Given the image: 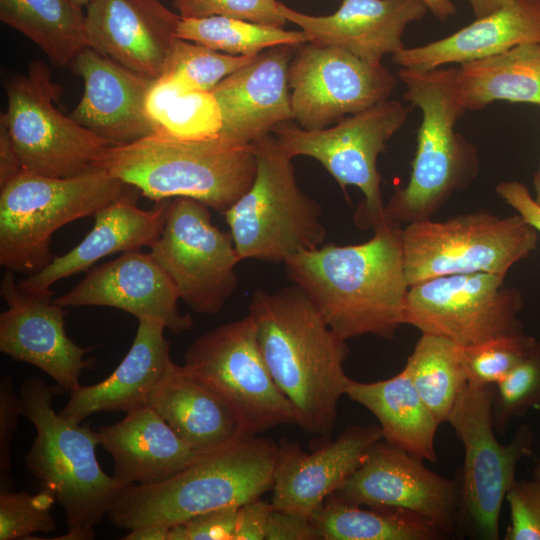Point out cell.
Here are the masks:
<instances>
[{
	"instance_id": "1",
	"label": "cell",
	"mask_w": 540,
	"mask_h": 540,
	"mask_svg": "<svg viewBox=\"0 0 540 540\" xmlns=\"http://www.w3.org/2000/svg\"><path fill=\"white\" fill-rule=\"evenodd\" d=\"M367 242L324 244L284 264L289 279L345 340L371 334L392 339L403 321L409 283L400 224L387 218Z\"/></svg>"
},
{
	"instance_id": "2",
	"label": "cell",
	"mask_w": 540,
	"mask_h": 540,
	"mask_svg": "<svg viewBox=\"0 0 540 540\" xmlns=\"http://www.w3.org/2000/svg\"><path fill=\"white\" fill-rule=\"evenodd\" d=\"M252 317L260 351L278 388L291 403L296 424L329 438L344 395L349 348L295 284L253 293Z\"/></svg>"
},
{
	"instance_id": "3",
	"label": "cell",
	"mask_w": 540,
	"mask_h": 540,
	"mask_svg": "<svg viewBox=\"0 0 540 540\" xmlns=\"http://www.w3.org/2000/svg\"><path fill=\"white\" fill-rule=\"evenodd\" d=\"M94 166L155 202L188 197L221 214L251 187L257 169L253 144L223 134L182 140L161 129L107 146Z\"/></svg>"
},
{
	"instance_id": "4",
	"label": "cell",
	"mask_w": 540,
	"mask_h": 540,
	"mask_svg": "<svg viewBox=\"0 0 540 540\" xmlns=\"http://www.w3.org/2000/svg\"><path fill=\"white\" fill-rule=\"evenodd\" d=\"M278 449L271 439L239 436L165 481L123 488L108 519L121 529L170 528L205 512L239 508L272 489Z\"/></svg>"
},
{
	"instance_id": "5",
	"label": "cell",
	"mask_w": 540,
	"mask_h": 540,
	"mask_svg": "<svg viewBox=\"0 0 540 540\" xmlns=\"http://www.w3.org/2000/svg\"><path fill=\"white\" fill-rule=\"evenodd\" d=\"M65 392L36 376L21 384L23 415L36 430L25 463L64 510L68 532L53 539L91 540L122 488L97 460V432L56 413L55 397Z\"/></svg>"
},
{
	"instance_id": "6",
	"label": "cell",
	"mask_w": 540,
	"mask_h": 540,
	"mask_svg": "<svg viewBox=\"0 0 540 540\" xmlns=\"http://www.w3.org/2000/svg\"><path fill=\"white\" fill-rule=\"evenodd\" d=\"M404 97L420 109L422 120L409 182L395 190L384 216L399 224L425 221L479 173L475 145L455 130L466 112L456 85V67L428 71L400 68Z\"/></svg>"
},
{
	"instance_id": "7",
	"label": "cell",
	"mask_w": 540,
	"mask_h": 540,
	"mask_svg": "<svg viewBox=\"0 0 540 540\" xmlns=\"http://www.w3.org/2000/svg\"><path fill=\"white\" fill-rule=\"evenodd\" d=\"M98 167L71 177H48L22 171L1 187L0 264L32 275L54 258L52 235L60 227L94 216L127 190Z\"/></svg>"
},
{
	"instance_id": "8",
	"label": "cell",
	"mask_w": 540,
	"mask_h": 540,
	"mask_svg": "<svg viewBox=\"0 0 540 540\" xmlns=\"http://www.w3.org/2000/svg\"><path fill=\"white\" fill-rule=\"evenodd\" d=\"M252 144L257 163L254 181L224 213L240 259L285 263L324 245L321 207L299 187L292 158L274 135Z\"/></svg>"
},
{
	"instance_id": "9",
	"label": "cell",
	"mask_w": 540,
	"mask_h": 540,
	"mask_svg": "<svg viewBox=\"0 0 540 540\" xmlns=\"http://www.w3.org/2000/svg\"><path fill=\"white\" fill-rule=\"evenodd\" d=\"M495 385L468 383L447 422L464 449L458 482L456 532L469 538L498 540L506 495L516 480L519 462L531 455L534 435L522 425L508 444L495 437L492 404Z\"/></svg>"
},
{
	"instance_id": "10",
	"label": "cell",
	"mask_w": 540,
	"mask_h": 540,
	"mask_svg": "<svg viewBox=\"0 0 540 540\" xmlns=\"http://www.w3.org/2000/svg\"><path fill=\"white\" fill-rule=\"evenodd\" d=\"M537 232L517 213L501 218L488 211L408 224L401 238L409 286L454 274L505 276L536 249Z\"/></svg>"
},
{
	"instance_id": "11",
	"label": "cell",
	"mask_w": 540,
	"mask_h": 540,
	"mask_svg": "<svg viewBox=\"0 0 540 540\" xmlns=\"http://www.w3.org/2000/svg\"><path fill=\"white\" fill-rule=\"evenodd\" d=\"M183 367L228 406L242 435L296 424L293 407L262 356L249 314L199 336L186 351Z\"/></svg>"
},
{
	"instance_id": "12",
	"label": "cell",
	"mask_w": 540,
	"mask_h": 540,
	"mask_svg": "<svg viewBox=\"0 0 540 540\" xmlns=\"http://www.w3.org/2000/svg\"><path fill=\"white\" fill-rule=\"evenodd\" d=\"M407 117L401 102L388 99L327 128L306 130L288 121L276 126L272 133L292 159L314 158L343 190L347 186L359 188L364 201L355 214V222L362 228H373L386 218L377 159Z\"/></svg>"
},
{
	"instance_id": "13",
	"label": "cell",
	"mask_w": 540,
	"mask_h": 540,
	"mask_svg": "<svg viewBox=\"0 0 540 540\" xmlns=\"http://www.w3.org/2000/svg\"><path fill=\"white\" fill-rule=\"evenodd\" d=\"M8 108L4 118L24 171L71 177L92 167L109 146L57 107L63 87L50 69L32 61L26 73L6 83Z\"/></svg>"
},
{
	"instance_id": "14",
	"label": "cell",
	"mask_w": 540,
	"mask_h": 540,
	"mask_svg": "<svg viewBox=\"0 0 540 540\" xmlns=\"http://www.w3.org/2000/svg\"><path fill=\"white\" fill-rule=\"evenodd\" d=\"M505 276L468 273L434 277L409 286L404 324L462 346L523 332L520 293Z\"/></svg>"
},
{
	"instance_id": "15",
	"label": "cell",
	"mask_w": 540,
	"mask_h": 540,
	"mask_svg": "<svg viewBox=\"0 0 540 540\" xmlns=\"http://www.w3.org/2000/svg\"><path fill=\"white\" fill-rule=\"evenodd\" d=\"M151 255L194 312L217 314L237 287L242 261L230 232L212 223L209 207L188 198L171 199Z\"/></svg>"
},
{
	"instance_id": "16",
	"label": "cell",
	"mask_w": 540,
	"mask_h": 540,
	"mask_svg": "<svg viewBox=\"0 0 540 540\" xmlns=\"http://www.w3.org/2000/svg\"><path fill=\"white\" fill-rule=\"evenodd\" d=\"M288 77L293 120L306 130L327 128L388 100L397 84L382 63L314 42L293 55Z\"/></svg>"
},
{
	"instance_id": "17",
	"label": "cell",
	"mask_w": 540,
	"mask_h": 540,
	"mask_svg": "<svg viewBox=\"0 0 540 540\" xmlns=\"http://www.w3.org/2000/svg\"><path fill=\"white\" fill-rule=\"evenodd\" d=\"M334 495L356 505L409 510L428 518L448 536L456 533L457 480L435 473L422 459L384 439L368 449Z\"/></svg>"
},
{
	"instance_id": "18",
	"label": "cell",
	"mask_w": 540,
	"mask_h": 540,
	"mask_svg": "<svg viewBox=\"0 0 540 540\" xmlns=\"http://www.w3.org/2000/svg\"><path fill=\"white\" fill-rule=\"evenodd\" d=\"M8 308L0 314V351L45 372L69 394L77 389L81 371L94 366L85 359L89 349L74 343L66 333L64 307L52 294L23 291L13 271H5L0 285Z\"/></svg>"
},
{
	"instance_id": "19",
	"label": "cell",
	"mask_w": 540,
	"mask_h": 540,
	"mask_svg": "<svg viewBox=\"0 0 540 540\" xmlns=\"http://www.w3.org/2000/svg\"><path fill=\"white\" fill-rule=\"evenodd\" d=\"M86 8L90 48L142 77L162 76L178 39L179 13L160 0H92Z\"/></svg>"
},
{
	"instance_id": "20",
	"label": "cell",
	"mask_w": 540,
	"mask_h": 540,
	"mask_svg": "<svg viewBox=\"0 0 540 540\" xmlns=\"http://www.w3.org/2000/svg\"><path fill=\"white\" fill-rule=\"evenodd\" d=\"M179 294L151 253L123 252L118 258L90 270L70 291L53 301L62 306H106L139 319L162 321L178 334L189 330L192 319L177 307Z\"/></svg>"
},
{
	"instance_id": "21",
	"label": "cell",
	"mask_w": 540,
	"mask_h": 540,
	"mask_svg": "<svg viewBox=\"0 0 540 540\" xmlns=\"http://www.w3.org/2000/svg\"><path fill=\"white\" fill-rule=\"evenodd\" d=\"M383 439L379 425L348 426L336 439L310 453L293 441L279 444L272 487L275 509L312 517Z\"/></svg>"
},
{
	"instance_id": "22",
	"label": "cell",
	"mask_w": 540,
	"mask_h": 540,
	"mask_svg": "<svg viewBox=\"0 0 540 540\" xmlns=\"http://www.w3.org/2000/svg\"><path fill=\"white\" fill-rule=\"evenodd\" d=\"M70 69L83 79V95L71 118L109 145L128 144L154 133L158 127L146 111L147 93L154 80L142 77L90 47Z\"/></svg>"
},
{
	"instance_id": "23",
	"label": "cell",
	"mask_w": 540,
	"mask_h": 540,
	"mask_svg": "<svg viewBox=\"0 0 540 540\" xmlns=\"http://www.w3.org/2000/svg\"><path fill=\"white\" fill-rule=\"evenodd\" d=\"M296 47L266 49L211 90L221 110V134L252 144L293 120L288 75Z\"/></svg>"
},
{
	"instance_id": "24",
	"label": "cell",
	"mask_w": 540,
	"mask_h": 540,
	"mask_svg": "<svg viewBox=\"0 0 540 540\" xmlns=\"http://www.w3.org/2000/svg\"><path fill=\"white\" fill-rule=\"evenodd\" d=\"M278 9L310 42L343 48L371 63H382L384 56L406 48L404 31L428 11L421 0H343L326 16L307 15L281 2Z\"/></svg>"
},
{
	"instance_id": "25",
	"label": "cell",
	"mask_w": 540,
	"mask_h": 540,
	"mask_svg": "<svg viewBox=\"0 0 540 540\" xmlns=\"http://www.w3.org/2000/svg\"><path fill=\"white\" fill-rule=\"evenodd\" d=\"M171 199L156 202L150 210L136 205V197L126 191L100 209L94 226L73 249L53 260L41 271L18 283L20 289L34 294H52L57 281L89 269L100 259L117 253L149 248L157 241L165 223Z\"/></svg>"
},
{
	"instance_id": "26",
	"label": "cell",
	"mask_w": 540,
	"mask_h": 540,
	"mask_svg": "<svg viewBox=\"0 0 540 540\" xmlns=\"http://www.w3.org/2000/svg\"><path fill=\"white\" fill-rule=\"evenodd\" d=\"M96 432L99 445L113 459L112 476L122 489L165 481L203 455L149 405L127 412L122 420Z\"/></svg>"
},
{
	"instance_id": "27",
	"label": "cell",
	"mask_w": 540,
	"mask_h": 540,
	"mask_svg": "<svg viewBox=\"0 0 540 540\" xmlns=\"http://www.w3.org/2000/svg\"><path fill=\"white\" fill-rule=\"evenodd\" d=\"M134 341L116 369L103 381L80 385L60 414L77 422L99 412H129L148 399L173 362L162 321L139 319Z\"/></svg>"
},
{
	"instance_id": "28",
	"label": "cell",
	"mask_w": 540,
	"mask_h": 540,
	"mask_svg": "<svg viewBox=\"0 0 540 540\" xmlns=\"http://www.w3.org/2000/svg\"><path fill=\"white\" fill-rule=\"evenodd\" d=\"M525 43H540V0H513L442 39L404 48L392 61L400 68L428 71L490 57Z\"/></svg>"
},
{
	"instance_id": "29",
	"label": "cell",
	"mask_w": 540,
	"mask_h": 540,
	"mask_svg": "<svg viewBox=\"0 0 540 540\" xmlns=\"http://www.w3.org/2000/svg\"><path fill=\"white\" fill-rule=\"evenodd\" d=\"M147 405L200 454L244 436L220 397L190 375L183 365L174 362L151 393Z\"/></svg>"
},
{
	"instance_id": "30",
	"label": "cell",
	"mask_w": 540,
	"mask_h": 540,
	"mask_svg": "<svg viewBox=\"0 0 540 540\" xmlns=\"http://www.w3.org/2000/svg\"><path fill=\"white\" fill-rule=\"evenodd\" d=\"M344 395L378 420L383 439L422 460L436 462L435 436L440 423L417 392L408 370L375 382L347 377Z\"/></svg>"
},
{
	"instance_id": "31",
	"label": "cell",
	"mask_w": 540,
	"mask_h": 540,
	"mask_svg": "<svg viewBox=\"0 0 540 540\" xmlns=\"http://www.w3.org/2000/svg\"><path fill=\"white\" fill-rule=\"evenodd\" d=\"M461 104L481 110L495 101L540 106V43H525L456 67Z\"/></svg>"
},
{
	"instance_id": "32",
	"label": "cell",
	"mask_w": 540,
	"mask_h": 540,
	"mask_svg": "<svg viewBox=\"0 0 540 540\" xmlns=\"http://www.w3.org/2000/svg\"><path fill=\"white\" fill-rule=\"evenodd\" d=\"M319 540H438L448 535L428 518L400 508L371 507L330 495L312 516Z\"/></svg>"
},
{
	"instance_id": "33",
	"label": "cell",
	"mask_w": 540,
	"mask_h": 540,
	"mask_svg": "<svg viewBox=\"0 0 540 540\" xmlns=\"http://www.w3.org/2000/svg\"><path fill=\"white\" fill-rule=\"evenodd\" d=\"M0 19L36 44L57 67L89 47L86 18L72 0H0Z\"/></svg>"
},
{
	"instance_id": "34",
	"label": "cell",
	"mask_w": 540,
	"mask_h": 540,
	"mask_svg": "<svg viewBox=\"0 0 540 540\" xmlns=\"http://www.w3.org/2000/svg\"><path fill=\"white\" fill-rule=\"evenodd\" d=\"M146 111L158 129L182 140H205L221 135L219 104L211 91L191 89L174 77L154 80Z\"/></svg>"
},
{
	"instance_id": "35",
	"label": "cell",
	"mask_w": 540,
	"mask_h": 540,
	"mask_svg": "<svg viewBox=\"0 0 540 540\" xmlns=\"http://www.w3.org/2000/svg\"><path fill=\"white\" fill-rule=\"evenodd\" d=\"M406 369L420 397L442 424L468 384L462 346L422 334L407 359Z\"/></svg>"
},
{
	"instance_id": "36",
	"label": "cell",
	"mask_w": 540,
	"mask_h": 540,
	"mask_svg": "<svg viewBox=\"0 0 540 540\" xmlns=\"http://www.w3.org/2000/svg\"><path fill=\"white\" fill-rule=\"evenodd\" d=\"M177 37L235 56H255L275 46L310 42L303 30L288 31L226 16L181 17Z\"/></svg>"
},
{
	"instance_id": "37",
	"label": "cell",
	"mask_w": 540,
	"mask_h": 540,
	"mask_svg": "<svg viewBox=\"0 0 540 540\" xmlns=\"http://www.w3.org/2000/svg\"><path fill=\"white\" fill-rule=\"evenodd\" d=\"M256 56L230 55L178 38L162 76L180 79L191 89L211 91Z\"/></svg>"
},
{
	"instance_id": "38",
	"label": "cell",
	"mask_w": 540,
	"mask_h": 540,
	"mask_svg": "<svg viewBox=\"0 0 540 540\" xmlns=\"http://www.w3.org/2000/svg\"><path fill=\"white\" fill-rule=\"evenodd\" d=\"M540 410V342L498 384L492 404V423L496 433L504 434L511 421L530 410Z\"/></svg>"
},
{
	"instance_id": "39",
	"label": "cell",
	"mask_w": 540,
	"mask_h": 540,
	"mask_svg": "<svg viewBox=\"0 0 540 540\" xmlns=\"http://www.w3.org/2000/svg\"><path fill=\"white\" fill-rule=\"evenodd\" d=\"M538 341L524 332L462 347L468 383L496 385L535 347Z\"/></svg>"
},
{
	"instance_id": "40",
	"label": "cell",
	"mask_w": 540,
	"mask_h": 540,
	"mask_svg": "<svg viewBox=\"0 0 540 540\" xmlns=\"http://www.w3.org/2000/svg\"><path fill=\"white\" fill-rule=\"evenodd\" d=\"M55 501L45 488L36 494L0 492V540L30 539L34 533L54 531L56 522L51 510Z\"/></svg>"
},
{
	"instance_id": "41",
	"label": "cell",
	"mask_w": 540,
	"mask_h": 540,
	"mask_svg": "<svg viewBox=\"0 0 540 540\" xmlns=\"http://www.w3.org/2000/svg\"><path fill=\"white\" fill-rule=\"evenodd\" d=\"M277 0H173L182 18L226 16L254 23L283 27L287 20Z\"/></svg>"
},
{
	"instance_id": "42",
	"label": "cell",
	"mask_w": 540,
	"mask_h": 540,
	"mask_svg": "<svg viewBox=\"0 0 540 540\" xmlns=\"http://www.w3.org/2000/svg\"><path fill=\"white\" fill-rule=\"evenodd\" d=\"M510 524L505 540H540V480L516 479L506 495Z\"/></svg>"
},
{
	"instance_id": "43",
	"label": "cell",
	"mask_w": 540,
	"mask_h": 540,
	"mask_svg": "<svg viewBox=\"0 0 540 540\" xmlns=\"http://www.w3.org/2000/svg\"><path fill=\"white\" fill-rule=\"evenodd\" d=\"M23 414L20 394L13 379L2 376L0 380V492L13 490L11 475V444Z\"/></svg>"
},
{
	"instance_id": "44",
	"label": "cell",
	"mask_w": 540,
	"mask_h": 540,
	"mask_svg": "<svg viewBox=\"0 0 540 540\" xmlns=\"http://www.w3.org/2000/svg\"><path fill=\"white\" fill-rule=\"evenodd\" d=\"M238 508L205 512L171 526L167 540H233Z\"/></svg>"
},
{
	"instance_id": "45",
	"label": "cell",
	"mask_w": 540,
	"mask_h": 540,
	"mask_svg": "<svg viewBox=\"0 0 540 540\" xmlns=\"http://www.w3.org/2000/svg\"><path fill=\"white\" fill-rule=\"evenodd\" d=\"M319 540L312 517L278 509L271 512L265 540Z\"/></svg>"
},
{
	"instance_id": "46",
	"label": "cell",
	"mask_w": 540,
	"mask_h": 540,
	"mask_svg": "<svg viewBox=\"0 0 540 540\" xmlns=\"http://www.w3.org/2000/svg\"><path fill=\"white\" fill-rule=\"evenodd\" d=\"M272 503L260 498L238 508L233 540H265Z\"/></svg>"
},
{
	"instance_id": "47",
	"label": "cell",
	"mask_w": 540,
	"mask_h": 540,
	"mask_svg": "<svg viewBox=\"0 0 540 540\" xmlns=\"http://www.w3.org/2000/svg\"><path fill=\"white\" fill-rule=\"evenodd\" d=\"M496 193L518 215L540 232V206L522 183L517 181L501 182L496 187Z\"/></svg>"
},
{
	"instance_id": "48",
	"label": "cell",
	"mask_w": 540,
	"mask_h": 540,
	"mask_svg": "<svg viewBox=\"0 0 540 540\" xmlns=\"http://www.w3.org/2000/svg\"><path fill=\"white\" fill-rule=\"evenodd\" d=\"M23 171L4 118L0 117V187L5 186Z\"/></svg>"
},
{
	"instance_id": "49",
	"label": "cell",
	"mask_w": 540,
	"mask_h": 540,
	"mask_svg": "<svg viewBox=\"0 0 540 540\" xmlns=\"http://www.w3.org/2000/svg\"><path fill=\"white\" fill-rule=\"evenodd\" d=\"M169 528L158 525L144 526L130 530L125 540H167Z\"/></svg>"
},
{
	"instance_id": "50",
	"label": "cell",
	"mask_w": 540,
	"mask_h": 540,
	"mask_svg": "<svg viewBox=\"0 0 540 540\" xmlns=\"http://www.w3.org/2000/svg\"><path fill=\"white\" fill-rule=\"evenodd\" d=\"M423 1L428 10H430L434 16L440 21H446L454 15L457 11L456 6L451 0H421Z\"/></svg>"
},
{
	"instance_id": "51",
	"label": "cell",
	"mask_w": 540,
	"mask_h": 540,
	"mask_svg": "<svg viewBox=\"0 0 540 540\" xmlns=\"http://www.w3.org/2000/svg\"><path fill=\"white\" fill-rule=\"evenodd\" d=\"M476 18L484 17L513 0H467Z\"/></svg>"
},
{
	"instance_id": "52",
	"label": "cell",
	"mask_w": 540,
	"mask_h": 540,
	"mask_svg": "<svg viewBox=\"0 0 540 540\" xmlns=\"http://www.w3.org/2000/svg\"><path fill=\"white\" fill-rule=\"evenodd\" d=\"M534 188H535V202L540 206V163L537 171L534 174V180H533Z\"/></svg>"
},
{
	"instance_id": "53",
	"label": "cell",
	"mask_w": 540,
	"mask_h": 540,
	"mask_svg": "<svg viewBox=\"0 0 540 540\" xmlns=\"http://www.w3.org/2000/svg\"><path fill=\"white\" fill-rule=\"evenodd\" d=\"M534 478H537L540 480V458L538 459L536 467L534 469Z\"/></svg>"
},
{
	"instance_id": "54",
	"label": "cell",
	"mask_w": 540,
	"mask_h": 540,
	"mask_svg": "<svg viewBox=\"0 0 540 540\" xmlns=\"http://www.w3.org/2000/svg\"><path fill=\"white\" fill-rule=\"evenodd\" d=\"M74 3H76L77 5L83 7V6H87L92 0H72Z\"/></svg>"
}]
</instances>
